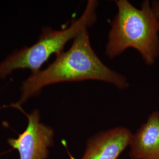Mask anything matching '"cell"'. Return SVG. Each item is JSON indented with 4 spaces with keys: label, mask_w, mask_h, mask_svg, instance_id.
<instances>
[{
    "label": "cell",
    "mask_w": 159,
    "mask_h": 159,
    "mask_svg": "<svg viewBox=\"0 0 159 159\" xmlns=\"http://www.w3.org/2000/svg\"><path fill=\"white\" fill-rule=\"evenodd\" d=\"M25 114L28 123L25 129L17 138L8 140V144L18 152L20 159H47L49 148L53 145L54 131L49 125L40 121V111L33 110Z\"/></svg>",
    "instance_id": "obj_4"
},
{
    "label": "cell",
    "mask_w": 159,
    "mask_h": 159,
    "mask_svg": "<svg viewBox=\"0 0 159 159\" xmlns=\"http://www.w3.org/2000/svg\"><path fill=\"white\" fill-rule=\"evenodd\" d=\"M132 135L124 127L100 131L89 140L80 159H117L129 146Z\"/></svg>",
    "instance_id": "obj_5"
},
{
    "label": "cell",
    "mask_w": 159,
    "mask_h": 159,
    "mask_svg": "<svg viewBox=\"0 0 159 159\" xmlns=\"http://www.w3.org/2000/svg\"><path fill=\"white\" fill-rule=\"evenodd\" d=\"M151 4L157 20L159 32V1H153Z\"/></svg>",
    "instance_id": "obj_7"
},
{
    "label": "cell",
    "mask_w": 159,
    "mask_h": 159,
    "mask_svg": "<svg viewBox=\"0 0 159 159\" xmlns=\"http://www.w3.org/2000/svg\"><path fill=\"white\" fill-rule=\"evenodd\" d=\"M115 2L117 12L108 33L106 55L113 59L133 48L146 65H153L159 57V32L152 4L145 0L137 8L127 0Z\"/></svg>",
    "instance_id": "obj_2"
},
{
    "label": "cell",
    "mask_w": 159,
    "mask_h": 159,
    "mask_svg": "<svg viewBox=\"0 0 159 159\" xmlns=\"http://www.w3.org/2000/svg\"><path fill=\"white\" fill-rule=\"evenodd\" d=\"M98 6L96 0H89L81 16L65 29L57 30L43 27L35 44L15 50L0 63V79L6 78L18 69H29L31 74L39 71L51 55L57 56L62 52L70 40H74L81 31L96 23Z\"/></svg>",
    "instance_id": "obj_3"
},
{
    "label": "cell",
    "mask_w": 159,
    "mask_h": 159,
    "mask_svg": "<svg viewBox=\"0 0 159 159\" xmlns=\"http://www.w3.org/2000/svg\"><path fill=\"white\" fill-rule=\"evenodd\" d=\"M97 80L121 90L129 87L127 77L109 68L97 56L91 44L88 29L81 31L67 51L56 56L45 69L31 74L21 86V96L12 107L18 109L46 86L65 82Z\"/></svg>",
    "instance_id": "obj_1"
},
{
    "label": "cell",
    "mask_w": 159,
    "mask_h": 159,
    "mask_svg": "<svg viewBox=\"0 0 159 159\" xmlns=\"http://www.w3.org/2000/svg\"><path fill=\"white\" fill-rule=\"evenodd\" d=\"M130 147L132 159H159V112L154 111L134 134Z\"/></svg>",
    "instance_id": "obj_6"
}]
</instances>
